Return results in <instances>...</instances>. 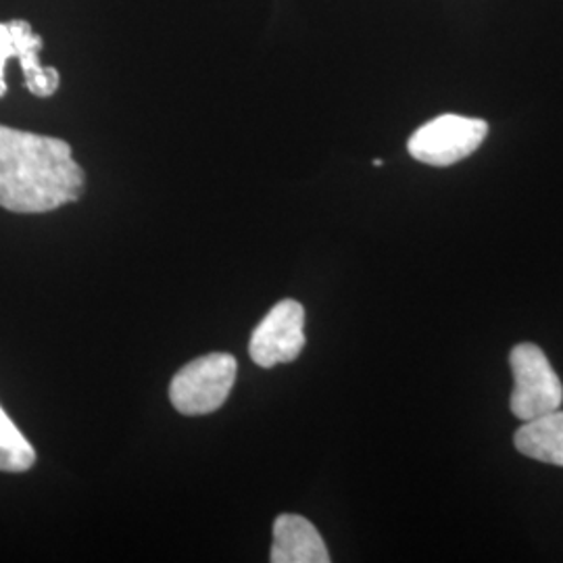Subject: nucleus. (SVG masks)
Segmentation results:
<instances>
[{
	"mask_svg": "<svg viewBox=\"0 0 563 563\" xmlns=\"http://www.w3.org/2000/svg\"><path fill=\"white\" fill-rule=\"evenodd\" d=\"M86 176L69 142L0 123V207L48 213L84 195Z\"/></svg>",
	"mask_w": 563,
	"mask_h": 563,
	"instance_id": "obj_1",
	"label": "nucleus"
},
{
	"mask_svg": "<svg viewBox=\"0 0 563 563\" xmlns=\"http://www.w3.org/2000/svg\"><path fill=\"white\" fill-rule=\"evenodd\" d=\"M239 363L228 353H211L184 365L169 384V401L181 416H207L222 407L236 383Z\"/></svg>",
	"mask_w": 563,
	"mask_h": 563,
	"instance_id": "obj_2",
	"label": "nucleus"
},
{
	"mask_svg": "<svg viewBox=\"0 0 563 563\" xmlns=\"http://www.w3.org/2000/svg\"><path fill=\"white\" fill-rule=\"evenodd\" d=\"M509 365L516 383L511 393V411L518 420L528 422L562 407V380L541 346L532 342L514 346Z\"/></svg>",
	"mask_w": 563,
	"mask_h": 563,
	"instance_id": "obj_3",
	"label": "nucleus"
},
{
	"mask_svg": "<svg viewBox=\"0 0 563 563\" xmlns=\"http://www.w3.org/2000/svg\"><path fill=\"white\" fill-rule=\"evenodd\" d=\"M486 134V121L446 113L416 130L407 142V151L416 162L449 167L470 157L483 144Z\"/></svg>",
	"mask_w": 563,
	"mask_h": 563,
	"instance_id": "obj_4",
	"label": "nucleus"
},
{
	"mask_svg": "<svg viewBox=\"0 0 563 563\" xmlns=\"http://www.w3.org/2000/svg\"><path fill=\"white\" fill-rule=\"evenodd\" d=\"M44 42L25 20L0 21V99L7 97L9 84L4 78L7 63H20L23 84L30 95L38 99H51L60 86V74L55 67H44L41 51Z\"/></svg>",
	"mask_w": 563,
	"mask_h": 563,
	"instance_id": "obj_5",
	"label": "nucleus"
},
{
	"mask_svg": "<svg viewBox=\"0 0 563 563\" xmlns=\"http://www.w3.org/2000/svg\"><path fill=\"white\" fill-rule=\"evenodd\" d=\"M305 349V309L301 302L280 301L253 330L249 353L263 369L295 362Z\"/></svg>",
	"mask_w": 563,
	"mask_h": 563,
	"instance_id": "obj_6",
	"label": "nucleus"
},
{
	"mask_svg": "<svg viewBox=\"0 0 563 563\" xmlns=\"http://www.w3.org/2000/svg\"><path fill=\"white\" fill-rule=\"evenodd\" d=\"M274 563H328L330 555L318 528L295 514L278 516L274 522Z\"/></svg>",
	"mask_w": 563,
	"mask_h": 563,
	"instance_id": "obj_7",
	"label": "nucleus"
},
{
	"mask_svg": "<svg viewBox=\"0 0 563 563\" xmlns=\"http://www.w3.org/2000/svg\"><path fill=\"white\" fill-rule=\"evenodd\" d=\"M514 443L530 460L563 467V411L558 409L523 422Z\"/></svg>",
	"mask_w": 563,
	"mask_h": 563,
	"instance_id": "obj_8",
	"label": "nucleus"
},
{
	"mask_svg": "<svg viewBox=\"0 0 563 563\" xmlns=\"http://www.w3.org/2000/svg\"><path fill=\"white\" fill-rule=\"evenodd\" d=\"M36 463V451L20 428L0 407V472H27Z\"/></svg>",
	"mask_w": 563,
	"mask_h": 563,
	"instance_id": "obj_9",
	"label": "nucleus"
}]
</instances>
